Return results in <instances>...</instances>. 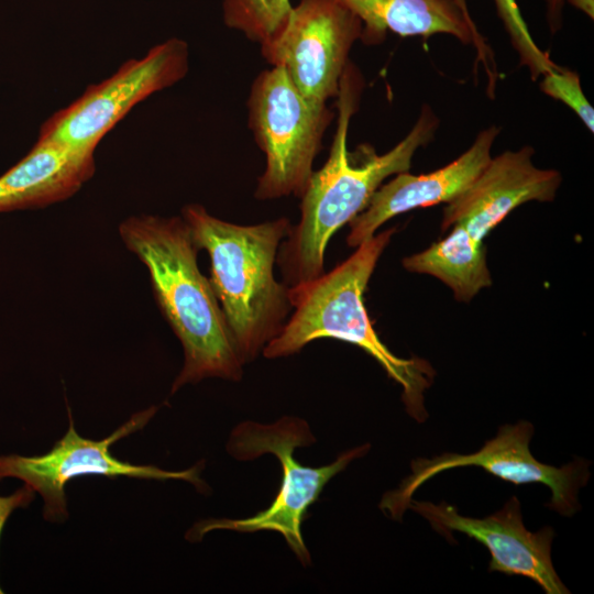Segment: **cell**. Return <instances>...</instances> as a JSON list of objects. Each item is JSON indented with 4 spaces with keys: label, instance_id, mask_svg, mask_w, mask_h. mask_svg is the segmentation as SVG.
<instances>
[{
    "label": "cell",
    "instance_id": "6da1fadb",
    "mask_svg": "<svg viewBox=\"0 0 594 594\" xmlns=\"http://www.w3.org/2000/svg\"><path fill=\"white\" fill-rule=\"evenodd\" d=\"M363 85L360 70L349 62L337 96V127L328 160L312 172L300 197V220L278 250L276 262L288 288L324 273L332 235L366 208L386 178L409 170L416 152L431 142L438 129V117L425 105L408 134L388 152L377 154L370 145L350 152L348 132Z\"/></svg>",
    "mask_w": 594,
    "mask_h": 594
},
{
    "label": "cell",
    "instance_id": "7a4b0ae2",
    "mask_svg": "<svg viewBox=\"0 0 594 594\" xmlns=\"http://www.w3.org/2000/svg\"><path fill=\"white\" fill-rule=\"evenodd\" d=\"M119 233L146 266L155 300L183 345L184 365L172 393L204 378L239 381L244 364L210 280L198 267L199 248L184 218L130 217Z\"/></svg>",
    "mask_w": 594,
    "mask_h": 594
},
{
    "label": "cell",
    "instance_id": "3957f363",
    "mask_svg": "<svg viewBox=\"0 0 594 594\" xmlns=\"http://www.w3.org/2000/svg\"><path fill=\"white\" fill-rule=\"evenodd\" d=\"M396 229L374 234L332 271L288 288L294 309L279 333L263 349L267 359L288 356L320 338L352 343L373 359L403 388L407 413L418 422L427 418L424 394L433 380L421 359H402L381 341L370 321L363 296L375 266Z\"/></svg>",
    "mask_w": 594,
    "mask_h": 594
},
{
    "label": "cell",
    "instance_id": "277c9868",
    "mask_svg": "<svg viewBox=\"0 0 594 594\" xmlns=\"http://www.w3.org/2000/svg\"><path fill=\"white\" fill-rule=\"evenodd\" d=\"M182 217L199 250L210 257L209 278L243 364L253 361L282 330L293 309L288 287L274 275L287 218L242 226L188 205Z\"/></svg>",
    "mask_w": 594,
    "mask_h": 594
},
{
    "label": "cell",
    "instance_id": "5b68a950",
    "mask_svg": "<svg viewBox=\"0 0 594 594\" xmlns=\"http://www.w3.org/2000/svg\"><path fill=\"white\" fill-rule=\"evenodd\" d=\"M315 442L306 421L284 417L274 424L241 422L232 431L228 452L237 460H252L262 454L275 455L282 464L280 488L272 505L245 519H209L197 522L187 534L199 540L207 532L228 529L240 532L272 530L280 534L302 564L310 562V554L301 535V522L326 484L350 462L363 457L370 449L364 444L341 454L333 463L320 468L302 465L294 452L299 447Z\"/></svg>",
    "mask_w": 594,
    "mask_h": 594
},
{
    "label": "cell",
    "instance_id": "8992f818",
    "mask_svg": "<svg viewBox=\"0 0 594 594\" xmlns=\"http://www.w3.org/2000/svg\"><path fill=\"white\" fill-rule=\"evenodd\" d=\"M248 109L249 127L266 157L254 197L300 198L334 112L327 103L308 101L279 66L263 70L254 79Z\"/></svg>",
    "mask_w": 594,
    "mask_h": 594
},
{
    "label": "cell",
    "instance_id": "52a82bcc",
    "mask_svg": "<svg viewBox=\"0 0 594 594\" xmlns=\"http://www.w3.org/2000/svg\"><path fill=\"white\" fill-rule=\"evenodd\" d=\"M188 68L187 43L169 38L142 58L127 61L109 78L90 85L79 98L42 124L38 139L95 152L103 136L135 105L183 79Z\"/></svg>",
    "mask_w": 594,
    "mask_h": 594
},
{
    "label": "cell",
    "instance_id": "ba28073f",
    "mask_svg": "<svg viewBox=\"0 0 594 594\" xmlns=\"http://www.w3.org/2000/svg\"><path fill=\"white\" fill-rule=\"evenodd\" d=\"M155 413L156 407H150L134 414L109 437L91 440L78 435L68 409V429L47 453L35 457L0 455V480L19 479L38 493L44 501L43 516L53 522L67 519L65 486L79 476L184 480L202 490L206 484L199 476V465L184 471H166L154 465H135L111 454L110 447L114 442L142 429Z\"/></svg>",
    "mask_w": 594,
    "mask_h": 594
},
{
    "label": "cell",
    "instance_id": "9c48e42d",
    "mask_svg": "<svg viewBox=\"0 0 594 594\" xmlns=\"http://www.w3.org/2000/svg\"><path fill=\"white\" fill-rule=\"evenodd\" d=\"M534 426L528 421L502 426L495 438L486 441L476 452L469 454L443 453L431 459L411 461L409 476L399 487L383 496L380 507L393 519L399 520L413 499L414 493L439 473L463 466H477L515 485L540 483L551 491L548 507L564 516H572L580 507L579 490L590 477L588 461L575 459L561 468L539 462L530 452Z\"/></svg>",
    "mask_w": 594,
    "mask_h": 594
},
{
    "label": "cell",
    "instance_id": "30bf717a",
    "mask_svg": "<svg viewBox=\"0 0 594 594\" xmlns=\"http://www.w3.org/2000/svg\"><path fill=\"white\" fill-rule=\"evenodd\" d=\"M362 22L341 0H299L282 31L261 46L263 57L283 67L310 102L337 97Z\"/></svg>",
    "mask_w": 594,
    "mask_h": 594
},
{
    "label": "cell",
    "instance_id": "8fae6325",
    "mask_svg": "<svg viewBox=\"0 0 594 594\" xmlns=\"http://www.w3.org/2000/svg\"><path fill=\"white\" fill-rule=\"evenodd\" d=\"M408 508L426 518L436 531L447 538L458 531L484 544L491 554V572L528 578L547 594L570 593L551 560L554 530L543 527L537 532L529 531L524 526L520 502L516 496L484 518L462 516L447 503L411 499Z\"/></svg>",
    "mask_w": 594,
    "mask_h": 594
},
{
    "label": "cell",
    "instance_id": "7c38bea8",
    "mask_svg": "<svg viewBox=\"0 0 594 594\" xmlns=\"http://www.w3.org/2000/svg\"><path fill=\"white\" fill-rule=\"evenodd\" d=\"M526 145L491 158L473 183L443 210L442 230L462 226L479 242L514 209L529 201H552L562 177L532 163Z\"/></svg>",
    "mask_w": 594,
    "mask_h": 594
},
{
    "label": "cell",
    "instance_id": "4fadbf2b",
    "mask_svg": "<svg viewBox=\"0 0 594 594\" xmlns=\"http://www.w3.org/2000/svg\"><path fill=\"white\" fill-rule=\"evenodd\" d=\"M501 129H483L472 145L448 165L428 174L403 172L383 184L366 208L350 221L349 246L370 240L385 222L417 208L450 202L463 193L491 161L492 147Z\"/></svg>",
    "mask_w": 594,
    "mask_h": 594
},
{
    "label": "cell",
    "instance_id": "5bb4252c",
    "mask_svg": "<svg viewBox=\"0 0 594 594\" xmlns=\"http://www.w3.org/2000/svg\"><path fill=\"white\" fill-rule=\"evenodd\" d=\"M362 22L360 40L367 45L382 43L387 32L400 36L429 37L447 34L473 44L475 65L481 62L487 77V92L494 97L497 67L491 47L453 0H341Z\"/></svg>",
    "mask_w": 594,
    "mask_h": 594
},
{
    "label": "cell",
    "instance_id": "9a60e30c",
    "mask_svg": "<svg viewBox=\"0 0 594 594\" xmlns=\"http://www.w3.org/2000/svg\"><path fill=\"white\" fill-rule=\"evenodd\" d=\"M94 154L37 139L0 177V212L43 208L68 199L94 176Z\"/></svg>",
    "mask_w": 594,
    "mask_h": 594
},
{
    "label": "cell",
    "instance_id": "2e32d148",
    "mask_svg": "<svg viewBox=\"0 0 594 594\" xmlns=\"http://www.w3.org/2000/svg\"><path fill=\"white\" fill-rule=\"evenodd\" d=\"M403 265L409 272L439 278L461 301L471 300L492 285L483 242L472 238L460 224H453L448 237L427 250L404 258Z\"/></svg>",
    "mask_w": 594,
    "mask_h": 594
},
{
    "label": "cell",
    "instance_id": "e0dca14e",
    "mask_svg": "<svg viewBox=\"0 0 594 594\" xmlns=\"http://www.w3.org/2000/svg\"><path fill=\"white\" fill-rule=\"evenodd\" d=\"M293 7L290 0H223V21L263 46L282 31Z\"/></svg>",
    "mask_w": 594,
    "mask_h": 594
},
{
    "label": "cell",
    "instance_id": "ac0fdd59",
    "mask_svg": "<svg viewBox=\"0 0 594 594\" xmlns=\"http://www.w3.org/2000/svg\"><path fill=\"white\" fill-rule=\"evenodd\" d=\"M497 13L510 43L534 80L558 68L549 54L534 41L516 0H494Z\"/></svg>",
    "mask_w": 594,
    "mask_h": 594
},
{
    "label": "cell",
    "instance_id": "d6986e66",
    "mask_svg": "<svg viewBox=\"0 0 594 594\" xmlns=\"http://www.w3.org/2000/svg\"><path fill=\"white\" fill-rule=\"evenodd\" d=\"M540 88L547 96L563 102L593 133L594 110L581 87L580 76L568 68H558L542 76Z\"/></svg>",
    "mask_w": 594,
    "mask_h": 594
},
{
    "label": "cell",
    "instance_id": "ffe728a7",
    "mask_svg": "<svg viewBox=\"0 0 594 594\" xmlns=\"http://www.w3.org/2000/svg\"><path fill=\"white\" fill-rule=\"evenodd\" d=\"M35 492L26 484L9 496H0V537L2 529L16 508H24L34 499ZM2 593L0 588V594Z\"/></svg>",
    "mask_w": 594,
    "mask_h": 594
},
{
    "label": "cell",
    "instance_id": "44dd1931",
    "mask_svg": "<svg viewBox=\"0 0 594 594\" xmlns=\"http://www.w3.org/2000/svg\"><path fill=\"white\" fill-rule=\"evenodd\" d=\"M565 0H546L547 16L552 32L561 25L562 9Z\"/></svg>",
    "mask_w": 594,
    "mask_h": 594
},
{
    "label": "cell",
    "instance_id": "7402d4cb",
    "mask_svg": "<svg viewBox=\"0 0 594 594\" xmlns=\"http://www.w3.org/2000/svg\"><path fill=\"white\" fill-rule=\"evenodd\" d=\"M571 6L584 12L591 19L594 18V0H565Z\"/></svg>",
    "mask_w": 594,
    "mask_h": 594
},
{
    "label": "cell",
    "instance_id": "603a6c76",
    "mask_svg": "<svg viewBox=\"0 0 594 594\" xmlns=\"http://www.w3.org/2000/svg\"><path fill=\"white\" fill-rule=\"evenodd\" d=\"M453 1H454V3L460 8V10L463 12V14L465 15V18H466L471 23H474V24H475V22L473 21L472 16H471L469 7H468V0H453Z\"/></svg>",
    "mask_w": 594,
    "mask_h": 594
}]
</instances>
